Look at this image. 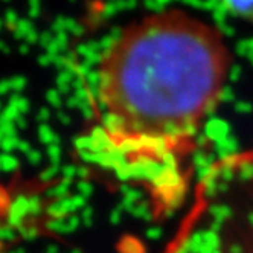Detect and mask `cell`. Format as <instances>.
I'll return each mask as SVG.
<instances>
[{"label": "cell", "instance_id": "obj_1", "mask_svg": "<svg viewBox=\"0 0 253 253\" xmlns=\"http://www.w3.org/2000/svg\"><path fill=\"white\" fill-rule=\"evenodd\" d=\"M232 63L223 32L180 8L126 25L96 69L110 151L130 164L183 154L223 101Z\"/></svg>", "mask_w": 253, "mask_h": 253}, {"label": "cell", "instance_id": "obj_2", "mask_svg": "<svg viewBox=\"0 0 253 253\" xmlns=\"http://www.w3.org/2000/svg\"><path fill=\"white\" fill-rule=\"evenodd\" d=\"M221 3L229 14L253 23V0H221Z\"/></svg>", "mask_w": 253, "mask_h": 253}, {"label": "cell", "instance_id": "obj_3", "mask_svg": "<svg viewBox=\"0 0 253 253\" xmlns=\"http://www.w3.org/2000/svg\"><path fill=\"white\" fill-rule=\"evenodd\" d=\"M19 168V160L12 156H8V154H3L2 156V169L6 171V172H12Z\"/></svg>", "mask_w": 253, "mask_h": 253}, {"label": "cell", "instance_id": "obj_4", "mask_svg": "<svg viewBox=\"0 0 253 253\" xmlns=\"http://www.w3.org/2000/svg\"><path fill=\"white\" fill-rule=\"evenodd\" d=\"M47 213L50 215V216H53V220H57V218H61V216L66 213V211H64V208H63V203H61V200H58V202H53L49 208H47Z\"/></svg>", "mask_w": 253, "mask_h": 253}, {"label": "cell", "instance_id": "obj_5", "mask_svg": "<svg viewBox=\"0 0 253 253\" xmlns=\"http://www.w3.org/2000/svg\"><path fill=\"white\" fill-rule=\"evenodd\" d=\"M60 171V167H55V165H50L49 168H46L42 174H40V180L42 182H47V180H52L53 175Z\"/></svg>", "mask_w": 253, "mask_h": 253}, {"label": "cell", "instance_id": "obj_6", "mask_svg": "<svg viewBox=\"0 0 253 253\" xmlns=\"http://www.w3.org/2000/svg\"><path fill=\"white\" fill-rule=\"evenodd\" d=\"M77 188H78V191H80V195H83V197H90L92 195V192H93V189H92V185H90L88 182H85V180H81V182L77 185Z\"/></svg>", "mask_w": 253, "mask_h": 253}, {"label": "cell", "instance_id": "obj_7", "mask_svg": "<svg viewBox=\"0 0 253 253\" xmlns=\"http://www.w3.org/2000/svg\"><path fill=\"white\" fill-rule=\"evenodd\" d=\"M78 224H80V216H77V215H70V216H69V221H67V224H66V227H64V233L77 230V229H78Z\"/></svg>", "mask_w": 253, "mask_h": 253}, {"label": "cell", "instance_id": "obj_8", "mask_svg": "<svg viewBox=\"0 0 253 253\" xmlns=\"http://www.w3.org/2000/svg\"><path fill=\"white\" fill-rule=\"evenodd\" d=\"M78 172V168H75L74 165H66L61 168V174L66 180H72L75 177V174Z\"/></svg>", "mask_w": 253, "mask_h": 253}, {"label": "cell", "instance_id": "obj_9", "mask_svg": "<svg viewBox=\"0 0 253 253\" xmlns=\"http://www.w3.org/2000/svg\"><path fill=\"white\" fill-rule=\"evenodd\" d=\"M122 211H124V208H122V205H119L118 208H115L113 209V212L110 213V223L112 224H119L121 223V218H122Z\"/></svg>", "mask_w": 253, "mask_h": 253}, {"label": "cell", "instance_id": "obj_10", "mask_svg": "<svg viewBox=\"0 0 253 253\" xmlns=\"http://www.w3.org/2000/svg\"><path fill=\"white\" fill-rule=\"evenodd\" d=\"M39 211H40V200H39V198L37 197L29 198V213L37 215Z\"/></svg>", "mask_w": 253, "mask_h": 253}, {"label": "cell", "instance_id": "obj_11", "mask_svg": "<svg viewBox=\"0 0 253 253\" xmlns=\"http://www.w3.org/2000/svg\"><path fill=\"white\" fill-rule=\"evenodd\" d=\"M160 237H162V229L160 227L153 226V227H150L147 230V238H150V240H159Z\"/></svg>", "mask_w": 253, "mask_h": 253}, {"label": "cell", "instance_id": "obj_12", "mask_svg": "<svg viewBox=\"0 0 253 253\" xmlns=\"http://www.w3.org/2000/svg\"><path fill=\"white\" fill-rule=\"evenodd\" d=\"M49 156H50V159H52V165L58 167V162H60V159H58V156H60L58 148H57V147H50V148H49Z\"/></svg>", "mask_w": 253, "mask_h": 253}, {"label": "cell", "instance_id": "obj_13", "mask_svg": "<svg viewBox=\"0 0 253 253\" xmlns=\"http://www.w3.org/2000/svg\"><path fill=\"white\" fill-rule=\"evenodd\" d=\"M28 160L31 162L32 165H37V164H40L42 156H40L39 151H31V153H28Z\"/></svg>", "mask_w": 253, "mask_h": 253}, {"label": "cell", "instance_id": "obj_14", "mask_svg": "<svg viewBox=\"0 0 253 253\" xmlns=\"http://www.w3.org/2000/svg\"><path fill=\"white\" fill-rule=\"evenodd\" d=\"M72 198H74V206H75V209L85 208V197L77 195V197H72Z\"/></svg>", "mask_w": 253, "mask_h": 253}, {"label": "cell", "instance_id": "obj_15", "mask_svg": "<svg viewBox=\"0 0 253 253\" xmlns=\"http://www.w3.org/2000/svg\"><path fill=\"white\" fill-rule=\"evenodd\" d=\"M2 238H3V240H14L12 227H11V229H9L8 226H3V227H2Z\"/></svg>", "mask_w": 253, "mask_h": 253}, {"label": "cell", "instance_id": "obj_16", "mask_svg": "<svg viewBox=\"0 0 253 253\" xmlns=\"http://www.w3.org/2000/svg\"><path fill=\"white\" fill-rule=\"evenodd\" d=\"M77 174H78V177H81V178L84 180V178L88 175V169H87L85 167H81V168H78V172H77Z\"/></svg>", "mask_w": 253, "mask_h": 253}, {"label": "cell", "instance_id": "obj_17", "mask_svg": "<svg viewBox=\"0 0 253 253\" xmlns=\"http://www.w3.org/2000/svg\"><path fill=\"white\" fill-rule=\"evenodd\" d=\"M20 148H22L23 151H26V153H31V151H29V145H28V143H25V145H23V143H22V145H20Z\"/></svg>", "mask_w": 253, "mask_h": 253}, {"label": "cell", "instance_id": "obj_18", "mask_svg": "<svg viewBox=\"0 0 253 253\" xmlns=\"http://www.w3.org/2000/svg\"><path fill=\"white\" fill-rule=\"evenodd\" d=\"M47 253H57V247H55V246L49 247V249H47Z\"/></svg>", "mask_w": 253, "mask_h": 253}, {"label": "cell", "instance_id": "obj_19", "mask_svg": "<svg viewBox=\"0 0 253 253\" xmlns=\"http://www.w3.org/2000/svg\"><path fill=\"white\" fill-rule=\"evenodd\" d=\"M12 253H14V252H12Z\"/></svg>", "mask_w": 253, "mask_h": 253}]
</instances>
